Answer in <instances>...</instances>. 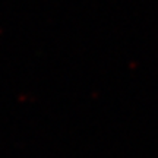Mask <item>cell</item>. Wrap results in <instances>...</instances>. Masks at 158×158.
<instances>
[]
</instances>
